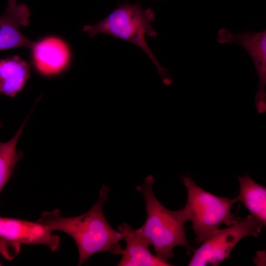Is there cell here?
Here are the masks:
<instances>
[{"mask_svg": "<svg viewBox=\"0 0 266 266\" xmlns=\"http://www.w3.org/2000/svg\"><path fill=\"white\" fill-rule=\"evenodd\" d=\"M108 192V188L102 185L97 201L89 211L82 215L64 217L60 210L56 209L43 212L36 221L52 232L60 231L73 238L78 250V266L85 263L97 253L109 252L120 255L123 249L119 244L123 239L122 234L111 228L103 212Z\"/></svg>", "mask_w": 266, "mask_h": 266, "instance_id": "cell-1", "label": "cell"}, {"mask_svg": "<svg viewBox=\"0 0 266 266\" xmlns=\"http://www.w3.org/2000/svg\"><path fill=\"white\" fill-rule=\"evenodd\" d=\"M155 180L149 175L136 189L145 200L146 219L138 231L149 245H153L156 255L168 262L173 257L174 248L182 246L192 249L186 236L185 223L188 217L184 208L172 211L166 208L157 199L153 192Z\"/></svg>", "mask_w": 266, "mask_h": 266, "instance_id": "cell-2", "label": "cell"}, {"mask_svg": "<svg viewBox=\"0 0 266 266\" xmlns=\"http://www.w3.org/2000/svg\"><path fill=\"white\" fill-rule=\"evenodd\" d=\"M155 20L154 12L151 8L143 9L140 3L133 4L127 1L119 4L101 21L94 25L83 26L82 32H86L91 38L100 33L109 34L138 46L156 66L163 82L169 85L171 78L167 75L168 71L158 63L145 39V35L150 37L157 35L151 25Z\"/></svg>", "mask_w": 266, "mask_h": 266, "instance_id": "cell-3", "label": "cell"}, {"mask_svg": "<svg viewBox=\"0 0 266 266\" xmlns=\"http://www.w3.org/2000/svg\"><path fill=\"white\" fill-rule=\"evenodd\" d=\"M182 180L187 191L183 208L192 223L197 244L210 237L222 224L230 226L242 219L232 212L233 206L238 201L237 197L231 199L213 195L197 185L189 176Z\"/></svg>", "mask_w": 266, "mask_h": 266, "instance_id": "cell-4", "label": "cell"}, {"mask_svg": "<svg viewBox=\"0 0 266 266\" xmlns=\"http://www.w3.org/2000/svg\"><path fill=\"white\" fill-rule=\"evenodd\" d=\"M265 227L251 214L223 229H218L195 250L188 266H218L229 257L235 246L245 237H257Z\"/></svg>", "mask_w": 266, "mask_h": 266, "instance_id": "cell-5", "label": "cell"}, {"mask_svg": "<svg viewBox=\"0 0 266 266\" xmlns=\"http://www.w3.org/2000/svg\"><path fill=\"white\" fill-rule=\"evenodd\" d=\"M52 232L36 222L0 216V254L11 260L22 244H43L54 252L59 249L60 240Z\"/></svg>", "mask_w": 266, "mask_h": 266, "instance_id": "cell-6", "label": "cell"}, {"mask_svg": "<svg viewBox=\"0 0 266 266\" xmlns=\"http://www.w3.org/2000/svg\"><path fill=\"white\" fill-rule=\"evenodd\" d=\"M217 41L221 43H236L243 47L251 56L259 77L255 104L259 113L266 110V31L246 32L234 34L226 29L218 31Z\"/></svg>", "mask_w": 266, "mask_h": 266, "instance_id": "cell-7", "label": "cell"}, {"mask_svg": "<svg viewBox=\"0 0 266 266\" xmlns=\"http://www.w3.org/2000/svg\"><path fill=\"white\" fill-rule=\"evenodd\" d=\"M30 15V9L25 4L8 0L5 13L0 17V51L19 47L32 49L35 42L19 30L20 27L29 25Z\"/></svg>", "mask_w": 266, "mask_h": 266, "instance_id": "cell-8", "label": "cell"}, {"mask_svg": "<svg viewBox=\"0 0 266 266\" xmlns=\"http://www.w3.org/2000/svg\"><path fill=\"white\" fill-rule=\"evenodd\" d=\"M126 242L118 266H170L173 265L151 253L149 244L137 229L134 230L127 223L117 227Z\"/></svg>", "mask_w": 266, "mask_h": 266, "instance_id": "cell-9", "label": "cell"}, {"mask_svg": "<svg viewBox=\"0 0 266 266\" xmlns=\"http://www.w3.org/2000/svg\"><path fill=\"white\" fill-rule=\"evenodd\" d=\"M32 50L37 69L45 75L60 72L70 60L71 52L68 45L56 37H48L35 42Z\"/></svg>", "mask_w": 266, "mask_h": 266, "instance_id": "cell-10", "label": "cell"}, {"mask_svg": "<svg viewBox=\"0 0 266 266\" xmlns=\"http://www.w3.org/2000/svg\"><path fill=\"white\" fill-rule=\"evenodd\" d=\"M30 76V65L19 56L0 60V94L15 97Z\"/></svg>", "mask_w": 266, "mask_h": 266, "instance_id": "cell-11", "label": "cell"}, {"mask_svg": "<svg viewBox=\"0 0 266 266\" xmlns=\"http://www.w3.org/2000/svg\"><path fill=\"white\" fill-rule=\"evenodd\" d=\"M239 183L238 201L248 210L259 223L266 225V188L255 182L248 173L238 176Z\"/></svg>", "mask_w": 266, "mask_h": 266, "instance_id": "cell-12", "label": "cell"}, {"mask_svg": "<svg viewBox=\"0 0 266 266\" xmlns=\"http://www.w3.org/2000/svg\"><path fill=\"white\" fill-rule=\"evenodd\" d=\"M28 119L11 139L5 142L0 140V193L12 177L16 164L23 157V153L17 151L16 147Z\"/></svg>", "mask_w": 266, "mask_h": 266, "instance_id": "cell-13", "label": "cell"}, {"mask_svg": "<svg viewBox=\"0 0 266 266\" xmlns=\"http://www.w3.org/2000/svg\"><path fill=\"white\" fill-rule=\"evenodd\" d=\"M1 263L0 260V266H1Z\"/></svg>", "mask_w": 266, "mask_h": 266, "instance_id": "cell-14", "label": "cell"}, {"mask_svg": "<svg viewBox=\"0 0 266 266\" xmlns=\"http://www.w3.org/2000/svg\"></svg>", "mask_w": 266, "mask_h": 266, "instance_id": "cell-15", "label": "cell"}]
</instances>
